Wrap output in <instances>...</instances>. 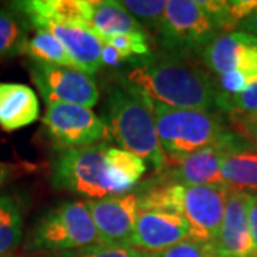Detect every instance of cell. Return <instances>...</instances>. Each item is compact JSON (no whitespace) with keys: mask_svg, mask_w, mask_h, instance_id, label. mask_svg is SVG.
Returning a JSON list of instances; mask_svg holds the SVG:
<instances>
[{"mask_svg":"<svg viewBox=\"0 0 257 257\" xmlns=\"http://www.w3.org/2000/svg\"><path fill=\"white\" fill-rule=\"evenodd\" d=\"M123 86L176 109L211 110L219 93L211 74L187 56L149 57L123 74Z\"/></svg>","mask_w":257,"mask_h":257,"instance_id":"6da1fadb","label":"cell"},{"mask_svg":"<svg viewBox=\"0 0 257 257\" xmlns=\"http://www.w3.org/2000/svg\"><path fill=\"white\" fill-rule=\"evenodd\" d=\"M106 126L120 149L149 162L157 175L167 166L157 138L152 101L145 94L120 86L113 89L106 103Z\"/></svg>","mask_w":257,"mask_h":257,"instance_id":"7a4b0ae2","label":"cell"},{"mask_svg":"<svg viewBox=\"0 0 257 257\" xmlns=\"http://www.w3.org/2000/svg\"><path fill=\"white\" fill-rule=\"evenodd\" d=\"M150 101L167 169L179 165L203 147L219 142L229 133L223 119L214 111L176 109L160 101Z\"/></svg>","mask_w":257,"mask_h":257,"instance_id":"3957f363","label":"cell"},{"mask_svg":"<svg viewBox=\"0 0 257 257\" xmlns=\"http://www.w3.org/2000/svg\"><path fill=\"white\" fill-rule=\"evenodd\" d=\"M107 143H101L89 147L57 150L52 165V186L60 192L76 193L96 200L119 196L107 172Z\"/></svg>","mask_w":257,"mask_h":257,"instance_id":"277c9868","label":"cell"},{"mask_svg":"<svg viewBox=\"0 0 257 257\" xmlns=\"http://www.w3.org/2000/svg\"><path fill=\"white\" fill-rule=\"evenodd\" d=\"M103 244L86 202H63L37 221L30 246L37 250L73 251Z\"/></svg>","mask_w":257,"mask_h":257,"instance_id":"5b68a950","label":"cell"},{"mask_svg":"<svg viewBox=\"0 0 257 257\" xmlns=\"http://www.w3.org/2000/svg\"><path fill=\"white\" fill-rule=\"evenodd\" d=\"M157 32L170 53L183 56L204 49L221 35L213 15L199 0H167Z\"/></svg>","mask_w":257,"mask_h":257,"instance_id":"8992f818","label":"cell"},{"mask_svg":"<svg viewBox=\"0 0 257 257\" xmlns=\"http://www.w3.org/2000/svg\"><path fill=\"white\" fill-rule=\"evenodd\" d=\"M42 123L57 150L94 146L110 140L104 120L84 106L67 103L46 104Z\"/></svg>","mask_w":257,"mask_h":257,"instance_id":"52a82bcc","label":"cell"},{"mask_svg":"<svg viewBox=\"0 0 257 257\" xmlns=\"http://www.w3.org/2000/svg\"><path fill=\"white\" fill-rule=\"evenodd\" d=\"M30 76L46 104L67 103L90 109L100 97L96 82L76 69L32 62Z\"/></svg>","mask_w":257,"mask_h":257,"instance_id":"ba28073f","label":"cell"},{"mask_svg":"<svg viewBox=\"0 0 257 257\" xmlns=\"http://www.w3.org/2000/svg\"><path fill=\"white\" fill-rule=\"evenodd\" d=\"M231 189L226 184L184 186L182 216L189 224V237L213 243L220 230Z\"/></svg>","mask_w":257,"mask_h":257,"instance_id":"9c48e42d","label":"cell"},{"mask_svg":"<svg viewBox=\"0 0 257 257\" xmlns=\"http://www.w3.org/2000/svg\"><path fill=\"white\" fill-rule=\"evenodd\" d=\"M103 244L130 246L139 214L136 193L86 202Z\"/></svg>","mask_w":257,"mask_h":257,"instance_id":"30bf717a","label":"cell"},{"mask_svg":"<svg viewBox=\"0 0 257 257\" xmlns=\"http://www.w3.org/2000/svg\"><path fill=\"white\" fill-rule=\"evenodd\" d=\"M203 62L217 76L244 72L257 79V37L241 30L219 35L203 49Z\"/></svg>","mask_w":257,"mask_h":257,"instance_id":"8fae6325","label":"cell"},{"mask_svg":"<svg viewBox=\"0 0 257 257\" xmlns=\"http://www.w3.org/2000/svg\"><path fill=\"white\" fill-rule=\"evenodd\" d=\"M239 138V135L229 132L219 142L194 152L179 165L165 170L163 173L170 180L183 186L223 184L220 175L221 165Z\"/></svg>","mask_w":257,"mask_h":257,"instance_id":"7c38bea8","label":"cell"},{"mask_svg":"<svg viewBox=\"0 0 257 257\" xmlns=\"http://www.w3.org/2000/svg\"><path fill=\"white\" fill-rule=\"evenodd\" d=\"M189 237V224L182 214L170 211L140 210L130 247L157 253Z\"/></svg>","mask_w":257,"mask_h":257,"instance_id":"4fadbf2b","label":"cell"},{"mask_svg":"<svg viewBox=\"0 0 257 257\" xmlns=\"http://www.w3.org/2000/svg\"><path fill=\"white\" fill-rule=\"evenodd\" d=\"M248 193L230 190L220 230L213 241L216 257H257L248 229Z\"/></svg>","mask_w":257,"mask_h":257,"instance_id":"5bb4252c","label":"cell"},{"mask_svg":"<svg viewBox=\"0 0 257 257\" xmlns=\"http://www.w3.org/2000/svg\"><path fill=\"white\" fill-rule=\"evenodd\" d=\"M13 6L29 19L33 28L45 23H57L89 30L92 16L89 0H29L16 2Z\"/></svg>","mask_w":257,"mask_h":257,"instance_id":"9a60e30c","label":"cell"},{"mask_svg":"<svg viewBox=\"0 0 257 257\" xmlns=\"http://www.w3.org/2000/svg\"><path fill=\"white\" fill-rule=\"evenodd\" d=\"M35 29H46L62 43L76 70L87 76L100 70L103 42L90 30L57 23H45Z\"/></svg>","mask_w":257,"mask_h":257,"instance_id":"2e32d148","label":"cell"},{"mask_svg":"<svg viewBox=\"0 0 257 257\" xmlns=\"http://www.w3.org/2000/svg\"><path fill=\"white\" fill-rule=\"evenodd\" d=\"M40 104L35 90L22 83L0 82V127L15 132L35 123Z\"/></svg>","mask_w":257,"mask_h":257,"instance_id":"e0dca14e","label":"cell"},{"mask_svg":"<svg viewBox=\"0 0 257 257\" xmlns=\"http://www.w3.org/2000/svg\"><path fill=\"white\" fill-rule=\"evenodd\" d=\"M220 175L231 190L257 193V145L239 138L224 159Z\"/></svg>","mask_w":257,"mask_h":257,"instance_id":"ac0fdd59","label":"cell"},{"mask_svg":"<svg viewBox=\"0 0 257 257\" xmlns=\"http://www.w3.org/2000/svg\"><path fill=\"white\" fill-rule=\"evenodd\" d=\"M92 5V16L89 30L93 35L100 39H104L116 35L133 33L143 30L142 25L133 18L127 10L116 0H94Z\"/></svg>","mask_w":257,"mask_h":257,"instance_id":"d6986e66","label":"cell"},{"mask_svg":"<svg viewBox=\"0 0 257 257\" xmlns=\"http://www.w3.org/2000/svg\"><path fill=\"white\" fill-rule=\"evenodd\" d=\"M106 165L111 183L119 196L132 190L147 170L143 159L117 147L107 149Z\"/></svg>","mask_w":257,"mask_h":257,"instance_id":"ffe728a7","label":"cell"},{"mask_svg":"<svg viewBox=\"0 0 257 257\" xmlns=\"http://www.w3.org/2000/svg\"><path fill=\"white\" fill-rule=\"evenodd\" d=\"M35 35L28 40L25 55H28L35 63L56 64L76 69L73 62L67 56L62 43L46 29H35Z\"/></svg>","mask_w":257,"mask_h":257,"instance_id":"44dd1931","label":"cell"},{"mask_svg":"<svg viewBox=\"0 0 257 257\" xmlns=\"http://www.w3.org/2000/svg\"><path fill=\"white\" fill-rule=\"evenodd\" d=\"M23 236V213L16 199L0 196V256L16 248Z\"/></svg>","mask_w":257,"mask_h":257,"instance_id":"7402d4cb","label":"cell"},{"mask_svg":"<svg viewBox=\"0 0 257 257\" xmlns=\"http://www.w3.org/2000/svg\"><path fill=\"white\" fill-rule=\"evenodd\" d=\"M28 40L26 23L9 10L0 9V57L25 53Z\"/></svg>","mask_w":257,"mask_h":257,"instance_id":"603a6c76","label":"cell"},{"mask_svg":"<svg viewBox=\"0 0 257 257\" xmlns=\"http://www.w3.org/2000/svg\"><path fill=\"white\" fill-rule=\"evenodd\" d=\"M120 3L138 22L140 20L145 26L156 30H159L167 6L166 0H124Z\"/></svg>","mask_w":257,"mask_h":257,"instance_id":"cb8c5ba5","label":"cell"},{"mask_svg":"<svg viewBox=\"0 0 257 257\" xmlns=\"http://www.w3.org/2000/svg\"><path fill=\"white\" fill-rule=\"evenodd\" d=\"M216 107L227 114H248L257 110V83L251 84L244 92L226 94L219 92L216 97Z\"/></svg>","mask_w":257,"mask_h":257,"instance_id":"d4e9b609","label":"cell"},{"mask_svg":"<svg viewBox=\"0 0 257 257\" xmlns=\"http://www.w3.org/2000/svg\"><path fill=\"white\" fill-rule=\"evenodd\" d=\"M103 43H106L109 46L114 47L116 50H119L120 55L123 56L126 60L133 55L146 56L150 53L149 40H147L145 30L107 37V39L103 40Z\"/></svg>","mask_w":257,"mask_h":257,"instance_id":"484cf974","label":"cell"},{"mask_svg":"<svg viewBox=\"0 0 257 257\" xmlns=\"http://www.w3.org/2000/svg\"><path fill=\"white\" fill-rule=\"evenodd\" d=\"M149 257H213L214 246L213 243H203L197 240L187 239L179 241L175 246L165 248L157 253H147Z\"/></svg>","mask_w":257,"mask_h":257,"instance_id":"4316f807","label":"cell"},{"mask_svg":"<svg viewBox=\"0 0 257 257\" xmlns=\"http://www.w3.org/2000/svg\"><path fill=\"white\" fill-rule=\"evenodd\" d=\"M59 257H149V254L130 246L99 244L82 250L64 251Z\"/></svg>","mask_w":257,"mask_h":257,"instance_id":"83f0119b","label":"cell"},{"mask_svg":"<svg viewBox=\"0 0 257 257\" xmlns=\"http://www.w3.org/2000/svg\"><path fill=\"white\" fill-rule=\"evenodd\" d=\"M229 119L236 135L257 145V110L248 114H229Z\"/></svg>","mask_w":257,"mask_h":257,"instance_id":"f1b7e54d","label":"cell"},{"mask_svg":"<svg viewBox=\"0 0 257 257\" xmlns=\"http://www.w3.org/2000/svg\"><path fill=\"white\" fill-rule=\"evenodd\" d=\"M247 219L250 234H251L253 244L257 253V193H248Z\"/></svg>","mask_w":257,"mask_h":257,"instance_id":"f546056e","label":"cell"},{"mask_svg":"<svg viewBox=\"0 0 257 257\" xmlns=\"http://www.w3.org/2000/svg\"><path fill=\"white\" fill-rule=\"evenodd\" d=\"M124 60L126 59L120 55L119 50H116L114 47L103 43V49H101V64H106V66H120L121 62H124Z\"/></svg>","mask_w":257,"mask_h":257,"instance_id":"4dcf8cb0","label":"cell"},{"mask_svg":"<svg viewBox=\"0 0 257 257\" xmlns=\"http://www.w3.org/2000/svg\"><path fill=\"white\" fill-rule=\"evenodd\" d=\"M239 28L241 29V32H244V33H248V35H251V36L257 37V10L256 12H253L246 20H243V22L240 23Z\"/></svg>","mask_w":257,"mask_h":257,"instance_id":"1f68e13d","label":"cell"},{"mask_svg":"<svg viewBox=\"0 0 257 257\" xmlns=\"http://www.w3.org/2000/svg\"><path fill=\"white\" fill-rule=\"evenodd\" d=\"M10 176V167L6 163L0 162V186L8 180V177Z\"/></svg>","mask_w":257,"mask_h":257,"instance_id":"d6a6232c","label":"cell"},{"mask_svg":"<svg viewBox=\"0 0 257 257\" xmlns=\"http://www.w3.org/2000/svg\"><path fill=\"white\" fill-rule=\"evenodd\" d=\"M213 257H216V256H213Z\"/></svg>","mask_w":257,"mask_h":257,"instance_id":"836d02e7","label":"cell"}]
</instances>
